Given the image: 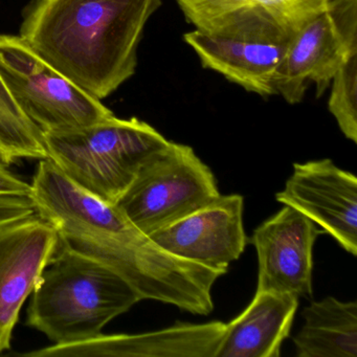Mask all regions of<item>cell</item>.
Here are the masks:
<instances>
[{
    "label": "cell",
    "mask_w": 357,
    "mask_h": 357,
    "mask_svg": "<svg viewBox=\"0 0 357 357\" xmlns=\"http://www.w3.org/2000/svg\"><path fill=\"white\" fill-rule=\"evenodd\" d=\"M31 185L37 214L55 227L60 243L118 273L142 301H158L196 315L214 310L213 287L227 269L167 252L116 204L75 185L50 160L39 162Z\"/></svg>",
    "instance_id": "obj_1"
},
{
    "label": "cell",
    "mask_w": 357,
    "mask_h": 357,
    "mask_svg": "<svg viewBox=\"0 0 357 357\" xmlns=\"http://www.w3.org/2000/svg\"><path fill=\"white\" fill-rule=\"evenodd\" d=\"M162 0H33L20 36L98 100L135 74L144 29Z\"/></svg>",
    "instance_id": "obj_2"
},
{
    "label": "cell",
    "mask_w": 357,
    "mask_h": 357,
    "mask_svg": "<svg viewBox=\"0 0 357 357\" xmlns=\"http://www.w3.org/2000/svg\"><path fill=\"white\" fill-rule=\"evenodd\" d=\"M122 277L93 259L60 243L29 304V327L53 344L85 342L141 302Z\"/></svg>",
    "instance_id": "obj_3"
},
{
    "label": "cell",
    "mask_w": 357,
    "mask_h": 357,
    "mask_svg": "<svg viewBox=\"0 0 357 357\" xmlns=\"http://www.w3.org/2000/svg\"><path fill=\"white\" fill-rule=\"evenodd\" d=\"M43 137L47 160L75 185L110 204H116L144 164L169 143L148 123L116 116Z\"/></svg>",
    "instance_id": "obj_4"
},
{
    "label": "cell",
    "mask_w": 357,
    "mask_h": 357,
    "mask_svg": "<svg viewBox=\"0 0 357 357\" xmlns=\"http://www.w3.org/2000/svg\"><path fill=\"white\" fill-rule=\"evenodd\" d=\"M220 195L214 173L193 148L169 141L144 164L116 206L149 236Z\"/></svg>",
    "instance_id": "obj_5"
},
{
    "label": "cell",
    "mask_w": 357,
    "mask_h": 357,
    "mask_svg": "<svg viewBox=\"0 0 357 357\" xmlns=\"http://www.w3.org/2000/svg\"><path fill=\"white\" fill-rule=\"evenodd\" d=\"M0 76L43 133L81 128L114 116L101 100L47 63L20 35L0 34Z\"/></svg>",
    "instance_id": "obj_6"
},
{
    "label": "cell",
    "mask_w": 357,
    "mask_h": 357,
    "mask_svg": "<svg viewBox=\"0 0 357 357\" xmlns=\"http://www.w3.org/2000/svg\"><path fill=\"white\" fill-rule=\"evenodd\" d=\"M357 54V0H330L289 41L275 80V93L302 102L310 83L321 97L337 70Z\"/></svg>",
    "instance_id": "obj_7"
},
{
    "label": "cell",
    "mask_w": 357,
    "mask_h": 357,
    "mask_svg": "<svg viewBox=\"0 0 357 357\" xmlns=\"http://www.w3.org/2000/svg\"><path fill=\"white\" fill-rule=\"evenodd\" d=\"M59 248L55 227L37 213L0 227V353L11 348L20 311Z\"/></svg>",
    "instance_id": "obj_8"
},
{
    "label": "cell",
    "mask_w": 357,
    "mask_h": 357,
    "mask_svg": "<svg viewBox=\"0 0 357 357\" xmlns=\"http://www.w3.org/2000/svg\"><path fill=\"white\" fill-rule=\"evenodd\" d=\"M277 202L310 219L357 256V178L329 158L294 165Z\"/></svg>",
    "instance_id": "obj_9"
},
{
    "label": "cell",
    "mask_w": 357,
    "mask_h": 357,
    "mask_svg": "<svg viewBox=\"0 0 357 357\" xmlns=\"http://www.w3.org/2000/svg\"><path fill=\"white\" fill-rule=\"evenodd\" d=\"M196 30L289 41L330 0H175Z\"/></svg>",
    "instance_id": "obj_10"
},
{
    "label": "cell",
    "mask_w": 357,
    "mask_h": 357,
    "mask_svg": "<svg viewBox=\"0 0 357 357\" xmlns=\"http://www.w3.org/2000/svg\"><path fill=\"white\" fill-rule=\"evenodd\" d=\"M321 234L313 221L288 206L259 225L248 239L258 256L257 290L311 298L313 248Z\"/></svg>",
    "instance_id": "obj_11"
},
{
    "label": "cell",
    "mask_w": 357,
    "mask_h": 357,
    "mask_svg": "<svg viewBox=\"0 0 357 357\" xmlns=\"http://www.w3.org/2000/svg\"><path fill=\"white\" fill-rule=\"evenodd\" d=\"M243 211L241 195H220L149 236L174 256L227 271L229 264L241 257L248 243Z\"/></svg>",
    "instance_id": "obj_12"
},
{
    "label": "cell",
    "mask_w": 357,
    "mask_h": 357,
    "mask_svg": "<svg viewBox=\"0 0 357 357\" xmlns=\"http://www.w3.org/2000/svg\"><path fill=\"white\" fill-rule=\"evenodd\" d=\"M227 323H177L139 334L101 333L85 342L52 344L24 353L31 357H217Z\"/></svg>",
    "instance_id": "obj_13"
},
{
    "label": "cell",
    "mask_w": 357,
    "mask_h": 357,
    "mask_svg": "<svg viewBox=\"0 0 357 357\" xmlns=\"http://www.w3.org/2000/svg\"><path fill=\"white\" fill-rule=\"evenodd\" d=\"M183 40L195 52L202 66L261 97L277 95L275 80L289 41L185 33Z\"/></svg>",
    "instance_id": "obj_14"
},
{
    "label": "cell",
    "mask_w": 357,
    "mask_h": 357,
    "mask_svg": "<svg viewBox=\"0 0 357 357\" xmlns=\"http://www.w3.org/2000/svg\"><path fill=\"white\" fill-rule=\"evenodd\" d=\"M300 298L256 290L250 304L227 324L217 357H279L290 335Z\"/></svg>",
    "instance_id": "obj_15"
},
{
    "label": "cell",
    "mask_w": 357,
    "mask_h": 357,
    "mask_svg": "<svg viewBox=\"0 0 357 357\" xmlns=\"http://www.w3.org/2000/svg\"><path fill=\"white\" fill-rule=\"evenodd\" d=\"M294 337L298 357H357V303L334 296L313 301Z\"/></svg>",
    "instance_id": "obj_16"
},
{
    "label": "cell",
    "mask_w": 357,
    "mask_h": 357,
    "mask_svg": "<svg viewBox=\"0 0 357 357\" xmlns=\"http://www.w3.org/2000/svg\"><path fill=\"white\" fill-rule=\"evenodd\" d=\"M43 132L22 112L0 76V160H47Z\"/></svg>",
    "instance_id": "obj_17"
},
{
    "label": "cell",
    "mask_w": 357,
    "mask_h": 357,
    "mask_svg": "<svg viewBox=\"0 0 357 357\" xmlns=\"http://www.w3.org/2000/svg\"><path fill=\"white\" fill-rule=\"evenodd\" d=\"M330 85V114L335 119L342 135L357 144V54L351 56L337 70Z\"/></svg>",
    "instance_id": "obj_18"
},
{
    "label": "cell",
    "mask_w": 357,
    "mask_h": 357,
    "mask_svg": "<svg viewBox=\"0 0 357 357\" xmlns=\"http://www.w3.org/2000/svg\"><path fill=\"white\" fill-rule=\"evenodd\" d=\"M36 213V206L31 196L0 194V227Z\"/></svg>",
    "instance_id": "obj_19"
},
{
    "label": "cell",
    "mask_w": 357,
    "mask_h": 357,
    "mask_svg": "<svg viewBox=\"0 0 357 357\" xmlns=\"http://www.w3.org/2000/svg\"><path fill=\"white\" fill-rule=\"evenodd\" d=\"M8 165L0 160V194L1 195L31 196L32 185L9 170Z\"/></svg>",
    "instance_id": "obj_20"
}]
</instances>
